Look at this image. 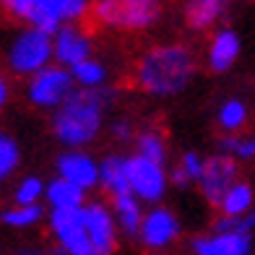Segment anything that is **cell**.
<instances>
[{
  "instance_id": "31",
  "label": "cell",
  "mask_w": 255,
  "mask_h": 255,
  "mask_svg": "<svg viewBox=\"0 0 255 255\" xmlns=\"http://www.w3.org/2000/svg\"><path fill=\"white\" fill-rule=\"evenodd\" d=\"M169 182L175 185V188H188V185H190L193 180H190V175H188V172H185V169L177 164L175 169L169 172Z\"/></svg>"
},
{
  "instance_id": "10",
  "label": "cell",
  "mask_w": 255,
  "mask_h": 255,
  "mask_svg": "<svg viewBox=\"0 0 255 255\" xmlns=\"http://www.w3.org/2000/svg\"><path fill=\"white\" fill-rule=\"evenodd\" d=\"M180 235V224L172 211L167 208H151L146 216H143V224L141 232H138V240L143 242V248L148 250H161L172 245Z\"/></svg>"
},
{
  "instance_id": "20",
  "label": "cell",
  "mask_w": 255,
  "mask_h": 255,
  "mask_svg": "<svg viewBox=\"0 0 255 255\" xmlns=\"http://www.w3.org/2000/svg\"><path fill=\"white\" fill-rule=\"evenodd\" d=\"M44 5L60 24H76L91 13V0H44Z\"/></svg>"
},
{
  "instance_id": "26",
  "label": "cell",
  "mask_w": 255,
  "mask_h": 255,
  "mask_svg": "<svg viewBox=\"0 0 255 255\" xmlns=\"http://www.w3.org/2000/svg\"><path fill=\"white\" fill-rule=\"evenodd\" d=\"M18 146L13 138H8L3 130H0V180L8 177L10 172H16L18 167Z\"/></svg>"
},
{
  "instance_id": "7",
  "label": "cell",
  "mask_w": 255,
  "mask_h": 255,
  "mask_svg": "<svg viewBox=\"0 0 255 255\" xmlns=\"http://www.w3.org/2000/svg\"><path fill=\"white\" fill-rule=\"evenodd\" d=\"M128 177H130V190L146 203H156L167 190L164 164L143 154H135L128 159Z\"/></svg>"
},
{
  "instance_id": "3",
  "label": "cell",
  "mask_w": 255,
  "mask_h": 255,
  "mask_svg": "<svg viewBox=\"0 0 255 255\" xmlns=\"http://www.w3.org/2000/svg\"><path fill=\"white\" fill-rule=\"evenodd\" d=\"M159 13H161L159 0H94L89 16L99 26L107 29L141 31L156 24Z\"/></svg>"
},
{
  "instance_id": "11",
  "label": "cell",
  "mask_w": 255,
  "mask_h": 255,
  "mask_svg": "<svg viewBox=\"0 0 255 255\" xmlns=\"http://www.w3.org/2000/svg\"><path fill=\"white\" fill-rule=\"evenodd\" d=\"M86 57H91L89 34L73 24H63L55 31V60L65 68H73L76 63L86 60Z\"/></svg>"
},
{
  "instance_id": "18",
  "label": "cell",
  "mask_w": 255,
  "mask_h": 255,
  "mask_svg": "<svg viewBox=\"0 0 255 255\" xmlns=\"http://www.w3.org/2000/svg\"><path fill=\"white\" fill-rule=\"evenodd\" d=\"M44 195H47L52 208H78V206L86 203V190L81 188V185L60 177V175L47 185V193Z\"/></svg>"
},
{
  "instance_id": "22",
  "label": "cell",
  "mask_w": 255,
  "mask_h": 255,
  "mask_svg": "<svg viewBox=\"0 0 255 255\" xmlns=\"http://www.w3.org/2000/svg\"><path fill=\"white\" fill-rule=\"evenodd\" d=\"M71 73L76 78L78 86L84 89H99L104 84V78H107V71H104V65L94 57H86V60H81L71 68Z\"/></svg>"
},
{
  "instance_id": "9",
  "label": "cell",
  "mask_w": 255,
  "mask_h": 255,
  "mask_svg": "<svg viewBox=\"0 0 255 255\" xmlns=\"http://www.w3.org/2000/svg\"><path fill=\"white\" fill-rule=\"evenodd\" d=\"M84 222H86V232L91 242H94V248L102 255H112L115 245H118V219H115V211H110L99 201L84 203Z\"/></svg>"
},
{
  "instance_id": "2",
  "label": "cell",
  "mask_w": 255,
  "mask_h": 255,
  "mask_svg": "<svg viewBox=\"0 0 255 255\" xmlns=\"http://www.w3.org/2000/svg\"><path fill=\"white\" fill-rule=\"evenodd\" d=\"M104 104H107V94H102L99 89H73L60 107H55L52 130L57 141L71 148L91 143L102 130Z\"/></svg>"
},
{
  "instance_id": "17",
  "label": "cell",
  "mask_w": 255,
  "mask_h": 255,
  "mask_svg": "<svg viewBox=\"0 0 255 255\" xmlns=\"http://www.w3.org/2000/svg\"><path fill=\"white\" fill-rule=\"evenodd\" d=\"M224 8H227V0H190L185 5V21H188L190 29L203 31L222 18Z\"/></svg>"
},
{
  "instance_id": "27",
  "label": "cell",
  "mask_w": 255,
  "mask_h": 255,
  "mask_svg": "<svg viewBox=\"0 0 255 255\" xmlns=\"http://www.w3.org/2000/svg\"><path fill=\"white\" fill-rule=\"evenodd\" d=\"M47 193L39 177H24L16 188V203H39V198Z\"/></svg>"
},
{
  "instance_id": "32",
  "label": "cell",
  "mask_w": 255,
  "mask_h": 255,
  "mask_svg": "<svg viewBox=\"0 0 255 255\" xmlns=\"http://www.w3.org/2000/svg\"><path fill=\"white\" fill-rule=\"evenodd\" d=\"M8 97H10V89H8V81L0 76V110L5 107V102H8Z\"/></svg>"
},
{
  "instance_id": "30",
  "label": "cell",
  "mask_w": 255,
  "mask_h": 255,
  "mask_svg": "<svg viewBox=\"0 0 255 255\" xmlns=\"http://www.w3.org/2000/svg\"><path fill=\"white\" fill-rule=\"evenodd\" d=\"M112 135L118 138V141H130V138H133V125L128 123V120L112 123Z\"/></svg>"
},
{
  "instance_id": "23",
  "label": "cell",
  "mask_w": 255,
  "mask_h": 255,
  "mask_svg": "<svg viewBox=\"0 0 255 255\" xmlns=\"http://www.w3.org/2000/svg\"><path fill=\"white\" fill-rule=\"evenodd\" d=\"M135 148H138V154H143L154 161H161V164H164V159H167V143L156 130H143L135 138Z\"/></svg>"
},
{
  "instance_id": "15",
  "label": "cell",
  "mask_w": 255,
  "mask_h": 255,
  "mask_svg": "<svg viewBox=\"0 0 255 255\" xmlns=\"http://www.w3.org/2000/svg\"><path fill=\"white\" fill-rule=\"evenodd\" d=\"M240 55V37L232 29H222L214 34L211 47H208V65L216 73H224L232 68V63Z\"/></svg>"
},
{
  "instance_id": "29",
  "label": "cell",
  "mask_w": 255,
  "mask_h": 255,
  "mask_svg": "<svg viewBox=\"0 0 255 255\" xmlns=\"http://www.w3.org/2000/svg\"><path fill=\"white\" fill-rule=\"evenodd\" d=\"M203 164H206V159H201L195 151H188L182 159H180V167L190 175V180L193 182H198V177H201V172H203Z\"/></svg>"
},
{
  "instance_id": "6",
  "label": "cell",
  "mask_w": 255,
  "mask_h": 255,
  "mask_svg": "<svg viewBox=\"0 0 255 255\" xmlns=\"http://www.w3.org/2000/svg\"><path fill=\"white\" fill-rule=\"evenodd\" d=\"M52 235L71 255H102L91 242L86 222H84V206L78 208H52L50 214Z\"/></svg>"
},
{
  "instance_id": "1",
  "label": "cell",
  "mask_w": 255,
  "mask_h": 255,
  "mask_svg": "<svg viewBox=\"0 0 255 255\" xmlns=\"http://www.w3.org/2000/svg\"><path fill=\"white\" fill-rule=\"evenodd\" d=\"M195 63L188 47L182 44H161L148 50L135 65V84L141 91L156 97H169L190 84Z\"/></svg>"
},
{
  "instance_id": "25",
  "label": "cell",
  "mask_w": 255,
  "mask_h": 255,
  "mask_svg": "<svg viewBox=\"0 0 255 255\" xmlns=\"http://www.w3.org/2000/svg\"><path fill=\"white\" fill-rule=\"evenodd\" d=\"M219 151L235 156V159H253L255 156V135H248V138L227 135L219 141Z\"/></svg>"
},
{
  "instance_id": "8",
  "label": "cell",
  "mask_w": 255,
  "mask_h": 255,
  "mask_svg": "<svg viewBox=\"0 0 255 255\" xmlns=\"http://www.w3.org/2000/svg\"><path fill=\"white\" fill-rule=\"evenodd\" d=\"M235 182H237V161H235V156L216 154L211 159H206L203 172H201V177H198V188L203 193V198L211 203V206L222 203L227 190Z\"/></svg>"
},
{
  "instance_id": "28",
  "label": "cell",
  "mask_w": 255,
  "mask_h": 255,
  "mask_svg": "<svg viewBox=\"0 0 255 255\" xmlns=\"http://www.w3.org/2000/svg\"><path fill=\"white\" fill-rule=\"evenodd\" d=\"M34 5H37V0H0V10L21 24H29Z\"/></svg>"
},
{
  "instance_id": "16",
  "label": "cell",
  "mask_w": 255,
  "mask_h": 255,
  "mask_svg": "<svg viewBox=\"0 0 255 255\" xmlns=\"http://www.w3.org/2000/svg\"><path fill=\"white\" fill-rule=\"evenodd\" d=\"M99 185L110 195L120 193H133L130 190V177H128V159L125 156H107L99 164Z\"/></svg>"
},
{
  "instance_id": "34",
  "label": "cell",
  "mask_w": 255,
  "mask_h": 255,
  "mask_svg": "<svg viewBox=\"0 0 255 255\" xmlns=\"http://www.w3.org/2000/svg\"><path fill=\"white\" fill-rule=\"evenodd\" d=\"M47 255H71V253H68V250L60 245V242H57V245H52V248L47 250Z\"/></svg>"
},
{
  "instance_id": "21",
  "label": "cell",
  "mask_w": 255,
  "mask_h": 255,
  "mask_svg": "<svg viewBox=\"0 0 255 255\" xmlns=\"http://www.w3.org/2000/svg\"><path fill=\"white\" fill-rule=\"evenodd\" d=\"M42 206L39 203H16L13 208L0 214V222L5 227H13V229H26V227H34L42 219Z\"/></svg>"
},
{
  "instance_id": "35",
  "label": "cell",
  "mask_w": 255,
  "mask_h": 255,
  "mask_svg": "<svg viewBox=\"0 0 255 255\" xmlns=\"http://www.w3.org/2000/svg\"><path fill=\"white\" fill-rule=\"evenodd\" d=\"M227 3H229V0H227Z\"/></svg>"
},
{
  "instance_id": "14",
  "label": "cell",
  "mask_w": 255,
  "mask_h": 255,
  "mask_svg": "<svg viewBox=\"0 0 255 255\" xmlns=\"http://www.w3.org/2000/svg\"><path fill=\"white\" fill-rule=\"evenodd\" d=\"M112 211L118 219V227L125 232L128 237H138L143 224V211H141V198L135 193H120L112 195Z\"/></svg>"
},
{
  "instance_id": "24",
  "label": "cell",
  "mask_w": 255,
  "mask_h": 255,
  "mask_svg": "<svg viewBox=\"0 0 255 255\" xmlns=\"http://www.w3.org/2000/svg\"><path fill=\"white\" fill-rule=\"evenodd\" d=\"M248 120V107L242 104L240 99H229L222 104V110H219V125L224 128V130H240L242 125Z\"/></svg>"
},
{
  "instance_id": "33",
  "label": "cell",
  "mask_w": 255,
  "mask_h": 255,
  "mask_svg": "<svg viewBox=\"0 0 255 255\" xmlns=\"http://www.w3.org/2000/svg\"><path fill=\"white\" fill-rule=\"evenodd\" d=\"M10 255H47V250H39V248H18Z\"/></svg>"
},
{
  "instance_id": "5",
  "label": "cell",
  "mask_w": 255,
  "mask_h": 255,
  "mask_svg": "<svg viewBox=\"0 0 255 255\" xmlns=\"http://www.w3.org/2000/svg\"><path fill=\"white\" fill-rule=\"evenodd\" d=\"M73 84H76V78L71 73V68H65L60 63L57 65L50 63L47 68H42V71H37L29 78L26 94L31 104L52 110V107H60L68 99V94L73 91Z\"/></svg>"
},
{
  "instance_id": "19",
  "label": "cell",
  "mask_w": 255,
  "mask_h": 255,
  "mask_svg": "<svg viewBox=\"0 0 255 255\" xmlns=\"http://www.w3.org/2000/svg\"><path fill=\"white\" fill-rule=\"evenodd\" d=\"M219 208H222V214H227V216L248 214L253 208V188L248 182H235L227 190V195H224V201L219 203Z\"/></svg>"
},
{
  "instance_id": "12",
  "label": "cell",
  "mask_w": 255,
  "mask_h": 255,
  "mask_svg": "<svg viewBox=\"0 0 255 255\" xmlns=\"http://www.w3.org/2000/svg\"><path fill=\"white\" fill-rule=\"evenodd\" d=\"M57 172H60V177L81 185L84 190H91L99 185V164L81 151H65L57 159Z\"/></svg>"
},
{
  "instance_id": "4",
  "label": "cell",
  "mask_w": 255,
  "mask_h": 255,
  "mask_svg": "<svg viewBox=\"0 0 255 255\" xmlns=\"http://www.w3.org/2000/svg\"><path fill=\"white\" fill-rule=\"evenodd\" d=\"M55 57V34L39 26H26L8 47V68L16 76H34Z\"/></svg>"
},
{
  "instance_id": "13",
  "label": "cell",
  "mask_w": 255,
  "mask_h": 255,
  "mask_svg": "<svg viewBox=\"0 0 255 255\" xmlns=\"http://www.w3.org/2000/svg\"><path fill=\"white\" fill-rule=\"evenodd\" d=\"M195 255H248L250 232H214V237H198L193 242Z\"/></svg>"
}]
</instances>
